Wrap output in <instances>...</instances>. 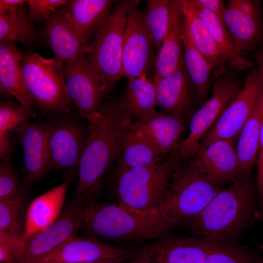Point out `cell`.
<instances>
[{
	"mask_svg": "<svg viewBox=\"0 0 263 263\" xmlns=\"http://www.w3.org/2000/svg\"><path fill=\"white\" fill-rule=\"evenodd\" d=\"M171 0L146 1L143 18L145 26L158 52L165 36L169 20Z\"/></svg>",
	"mask_w": 263,
	"mask_h": 263,
	"instance_id": "836d02e7",
	"label": "cell"
},
{
	"mask_svg": "<svg viewBox=\"0 0 263 263\" xmlns=\"http://www.w3.org/2000/svg\"><path fill=\"white\" fill-rule=\"evenodd\" d=\"M21 66L27 89L42 113L70 110L72 101L67 93L63 64L57 57L45 58L27 51L21 54Z\"/></svg>",
	"mask_w": 263,
	"mask_h": 263,
	"instance_id": "8992f818",
	"label": "cell"
},
{
	"mask_svg": "<svg viewBox=\"0 0 263 263\" xmlns=\"http://www.w3.org/2000/svg\"><path fill=\"white\" fill-rule=\"evenodd\" d=\"M204 7L215 15L225 25L224 17L226 7L222 0H197Z\"/></svg>",
	"mask_w": 263,
	"mask_h": 263,
	"instance_id": "b9f144b4",
	"label": "cell"
},
{
	"mask_svg": "<svg viewBox=\"0 0 263 263\" xmlns=\"http://www.w3.org/2000/svg\"><path fill=\"white\" fill-rule=\"evenodd\" d=\"M130 124L145 135L163 157L178 152L184 140V117L162 111L141 120H131Z\"/></svg>",
	"mask_w": 263,
	"mask_h": 263,
	"instance_id": "ac0fdd59",
	"label": "cell"
},
{
	"mask_svg": "<svg viewBox=\"0 0 263 263\" xmlns=\"http://www.w3.org/2000/svg\"><path fill=\"white\" fill-rule=\"evenodd\" d=\"M140 1L130 8L124 31L122 53L123 76L129 79L147 77L152 54L153 40L145 26Z\"/></svg>",
	"mask_w": 263,
	"mask_h": 263,
	"instance_id": "7c38bea8",
	"label": "cell"
},
{
	"mask_svg": "<svg viewBox=\"0 0 263 263\" xmlns=\"http://www.w3.org/2000/svg\"><path fill=\"white\" fill-rule=\"evenodd\" d=\"M242 13L259 19V10L257 1L250 0H228Z\"/></svg>",
	"mask_w": 263,
	"mask_h": 263,
	"instance_id": "60d3db41",
	"label": "cell"
},
{
	"mask_svg": "<svg viewBox=\"0 0 263 263\" xmlns=\"http://www.w3.org/2000/svg\"><path fill=\"white\" fill-rule=\"evenodd\" d=\"M24 0H0V14L14 10L23 5Z\"/></svg>",
	"mask_w": 263,
	"mask_h": 263,
	"instance_id": "7bdbcfd3",
	"label": "cell"
},
{
	"mask_svg": "<svg viewBox=\"0 0 263 263\" xmlns=\"http://www.w3.org/2000/svg\"><path fill=\"white\" fill-rule=\"evenodd\" d=\"M126 260H127L122 259H113V260H105V261L95 262V263H119L125 261ZM74 263L56 262V263Z\"/></svg>",
	"mask_w": 263,
	"mask_h": 263,
	"instance_id": "bcb514c9",
	"label": "cell"
},
{
	"mask_svg": "<svg viewBox=\"0 0 263 263\" xmlns=\"http://www.w3.org/2000/svg\"><path fill=\"white\" fill-rule=\"evenodd\" d=\"M261 257L237 244H213L206 263H259Z\"/></svg>",
	"mask_w": 263,
	"mask_h": 263,
	"instance_id": "e575fe53",
	"label": "cell"
},
{
	"mask_svg": "<svg viewBox=\"0 0 263 263\" xmlns=\"http://www.w3.org/2000/svg\"><path fill=\"white\" fill-rule=\"evenodd\" d=\"M26 1L30 18L36 23L47 21L67 2L65 0H29Z\"/></svg>",
	"mask_w": 263,
	"mask_h": 263,
	"instance_id": "f35d334b",
	"label": "cell"
},
{
	"mask_svg": "<svg viewBox=\"0 0 263 263\" xmlns=\"http://www.w3.org/2000/svg\"><path fill=\"white\" fill-rule=\"evenodd\" d=\"M138 247H119L87 236H75L31 263H92L108 260L129 259Z\"/></svg>",
	"mask_w": 263,
	"mask_h": 263,
	"instance_id": "4fadbf2b",
	"label": "cell"
},
{
	"mask_svg": "<svg viewBox=\"0 0 263 263\" xmlns=\"http://www.w3.org/2000/svg\"><path fill=\"white\" fill-rule=\"evenodd\" d=\"M259 263H263V258H261Z\"/></svg>",
	"mask_w": 263,
	"mask_h": 263,
	"instance_id": "7dc6e473",
	"label": "cell"
},
{
	"mask_svg": "<svg viewBox=\"0 0 263 263\" xmlns=\"http://www.w3.org/2000/svg\"><path fill=\"white\" fill-rule=\"evenodd\" d=\"M256 164L257 195L262 207L263 205V122L260 134L259 150Z\"/></svg>",
	"mask_w": 263,
	"mask_h": 263,
	"instance_id": "ab89813d",
	"label": "cell"
},
{
	"mask_svg": "<svg viewBox=\"0 0 263 263\" xmlns=\"http://www.w3.org/2000/svg\"><path fill=\"white\" fill-rule=\"evenodd\" d=\"M33 117L20 104L9 100L0 104V133L16 132Z\"/></svg>",
	"mask_w": 263,
	"mask_h": 263,
	"instance_id": "d590c367",
	"label": "cell"
},
{
	"mask_svg": "<svg viewBox=\"0 0 263 263\" xmlns=\"http://www.w3.org/2000/svg\"><path fill=\"white\" fill-rule=\"evenodd\" d=\"M121 99L126 116L132 121L151 116L158 106L156 84L147 77L129 78L126 92Z\"/></svg>",
	"mask_w": 263,
	"mask_h": 263,
	"instance_id": "4316f807",
	"label": "cell"
},
{
	"mask_svg": "<svg viewBox=\"0 0 263 263\" xmlns=\"http://www.w3.org/2000/svg\"><path fill=\"white\" fill-rule=\"evenodd\" d=\"M184 20L181 1L171 0L167 30L155 62V84L173 72L184 60Z\"/></svg>",
	"mask_w": 263,
	"mask_h": 263,
	"instance_id": "44dd1931",
	"label": "cell"
},
{
	"mask_svg": "<svg viewBox=\"0 0 263 263\" xmlns=\"http://www.w3.org/2000/svg\"><path fill=\"white\" fill-rule=\"evenodd\" d=\"M256 61L259 67V70L263 78V50L258 52L255 56Z\"/></svg>",
	"mask_w": 263,
	"mask_h": 263,
	"instance_id": "f6af8a7d",
	"label": "cell"
},
{
	"mask_svg": "<svg viewBox=\"0 0 263 263\" xmlns=\"http://www.w3.org/2000/svg\"><path fill=\"white\" fill-rule=\"evenodd\" d=\"M22 5L16 9L0 14V42H18L32 45L36 35L34 22L29 11Z\"/></svg>",
	"mask_w": 263,
	"mask_h": 263,
	"instance_id": "f546056e",
	"label": "cell"
},
{
	"mask_svg": "<svg viewBox=\"0 0 263 263\" xmlns=\"http://www.w3.org/2000/svg\"><path fill=\"white\" fill-rule=\"evenodd\" d=\"M79 231L104 243L139 247L168 234L169 230L157 216L143 214L117 203L96 202L86 207Z\"/></svg>",
	"mask_w": 263,
	"mask_h": 263,
	"instance_id": "3957f363",
	"label": "cell"
},
{
	"mask_svg": "<svg viewBox=\"0 0 263 263\" xmlns=\"http://www.w3.org/2000/svg\"><path fill=\"white\" fill-rule=\"evenodd\" d=\"M43 35L64 69L80 61L87 54L88 41L75 31L60 8L47 21Z\"/></svg>",
	"mask_w": 263,
	"mask_h": 263,
	"instance_id": "e0dca14e",
	"label": "cell"
},
{
	"mask_svg": "<svg viewBox=\"0 0 263 263\" xmlns=\"http://www.w3.org/2000/svg\"><path fill=\"white\" fill-rule=\"evenodd\" d=\"M224 22L241 51L254 48L260 34L259 19L242 13L228 1Z\"/></svg>",
	"mask_w": 263,
	"mask_h": 263,
	"instance_id": "4dcf8cb0",
	"label": "cell"
},
{
	"mask_svg": "<svg viewBox=\"0 0 263 263\" xmlns=\"http://www.w3.org/2000/svg\"><path fill=\"white\" fill-rule=\"evenodd\" d=\"M221 189L191 157L181 161L170 174L157 215L169 230L199 215Z\"/></svg>",
	"mask_w": 263,
	"mask_h": 263,
	"instance_id": "277c9868",
	"label": "cell"
},
{
	"mask_svg": "<svg viewBox=\"0 0 263 263\" xmlns=\"http://www.w3.org/2000/svg\"><path fill=\"white\" fill-rule=\"evenodd\" d=\"M213 244L194 236L167 234L138 248L157 263H206Z\"/></svg>",
	"mask_w": 263,
	"mask_h": 263,
	"instance_id": "2e32d148",
	"label": "cell"
},
{
	"mask_svg": "<svg viewBox=\"0 0 263 263\" xmlns=\"http://www.w3.org/2000/svg\"><path fill=\"white\" fill-rule=\"evenodd\" d=\"M133 0L115 2L110 15L89 44L86 56L91 67L107 84L109 91L123 76L122 53L129 11Z\"/></svg>",
	"mask_w": 263,
	"mask_h": 263,
	"instance_id": "52a82bcc",
	"label": "cell"
},
{
	"mask_svg": "<svg viewBox=\"0 0 263 263\" xmlns=\"http://www.w3.org/2000/svg\"><path fill=\"white\" fill-rule=\"evenodd\" d=\"M21 54L15 43H0V88L1 93L14 97L33 117L36 105L26 86L21 66Z\"/></svg>",
	"mask_w": 263,
	"mask_h": 263,
	"instance_id": "ffe728a7",
	"label": "cell"
},
{
	"mask_svg": "<svg viewBox=\"0 0 263 263\" xmlns=\"http://www.w3.org/2000/svg\"><path fill=\"white\" fill-rule=\"evenodd\" d=\"M179 163L178 153H175L150 165L116 169L113 189L116 203L157 216V210L167 190L170 174Z\"/></svg>",
	"mask_w": 263,
	"mask_h": 263,
	"instance_id": "5b68a950",
	"label": "cell"
},
{
	"mask_svg": "<svg viewBox=\"0 0 263 263\" xmlns=\"http://www.w3.org/2000/svg\"><path fill=\"white\" fill-rule=\"evenodd\" d=\"M75 173L72 172L61 184L36 198L29 204L25 239L50 226L57 219L64 205L68 188Z\"/></svg>",
	"mask_w": 263,
	"mask_h": 263,
	"instance_id": "603a6c76",
	"label": "cell"
},
{
	"mask_svg": "<svg viewBox=\"0 0 263 263\" xmlns=\"http://www.w3.org/2000/svg\"><path fill=\"white\" fill-rule=\"evenodd\" d=\"M16 132L23 149V184L30 187L50 169V154L46 123L28 122Z\"/></svg>",
	"mask_w": 263,
	"mask_h": 263,
	"instance_id": "d6986e66",
	"label": "cell"
},
{
	"mask_svg": "<svg viewBox=\"0 0 263 263\" xmlns=\"http://www.w3.org/2000/svg\"><path fill=\"white\" fill-rule=\"evenodd\" d=\"M50 154V169H78L87 136L82 125L73 119L46 123Z\"/></svg>",
	"mask_w": 263,
	"mask_h": 263,
	"instance_id": "5bb4252c",
	"label": "cell"
},
{
	"mask_svg": "<svg viewBox=\"0 0 263 263\" xmlns=\"http://www.w3.org/2000/svg\"><path fill=\"white\" fill-rule=\"evenodd\" d=\"M194 5L201 19L217 45L226 62L236 69L243 70L251 67L253 62L241 55V50L225 26L213 14L193 0Z\"/></svg>",
	"mask_w": 263,
	"mask_h": 263,
	"instance_id": "f1b7e54d",
	"label": "cell"
},
{
	"mask_svg": "<svg viewBox=\"0 0 263 263\" xmlns=\"http://www.w3.org/2000/svg\"><path fill=\"white\" fill-rule=\"evenodd\" d=\"M99 196L91 191L73 194L54 223L25 239L24 251L19 263H31L77 236L86 207L96 202Z\"/></svg>",
	"mask_w": 263,
	"mask_h": 263,
	"instance_id": "ba28073f",
	"label": "cell"
},
{
	"mask_svg": "<svg viewBox=\"0 0 263 263\" xmlns=\"http://www.w3.org/2000/svg\"><path fill=\"white\" fill-rule=\"evenodd\" d=\"M263 122V89L238 137L236 150L240 161L242 176L250 174L256 163Z\"/></svg>",
	"mask_w": 263,
	"mask_h": 263,
	"instance_id": "83f0119b",
	"label": "cell"
},
{
	"mask_svg": "<svg viewBox=\"0 0 263 263\" xmlns=\"http://www.w3.org/2000/svg\"><path fill=\"white\" fill-rule=\"evenodd\" d=\"M115 2L112 0H71L60 9L75 31L88 41L109 17Z\"/></svg>",
	"mask_w": 263,
	"mask_h": 263,
	"instance_id": "cb8c5ba5",
	"label": "cell"
},
{
	"mask_svg": "<svg viewBox=\"0 0 263 263\" xmlns=\"http://www.w3.org/2000/svg\"><path fill=\"white\" fill-rule=\"evenodd\" d=\"M119 263H157L148 256L141 253L139 251L133 257Z\"/></svg>",
	"mask_w": 263,
	"mask_h": 263,
	"instance_id": "ee69618b",
	"label": "cell"
},
{
	"mask_svg": "<svg viewBox=\"0 0 263 263\" xmlns=\"http://www.w3.org/2000/svg\"><path fill=\"white\" fill-rule=\"evenodd\" d=\"M183 41L187 71L196 88L198 95L203 98L210 84L212 68L194 46L184 23Z\"/></svg>",
	"mask_w": 263,
	"mask_h": 263,
	"instance_id": "1f68e13d",
	"label": "cell"
},
{
	"mask_svg": "<svg viewBox=\"0 0 263 263\" xmlns=\"http://www.w3.org/2000/svg\"><path fill=\"white\" fill-rule=\"evenodd\" d=\"M240 90L237 80L229 78L216 79L211 98L191 118L189 134L184 139L178 151L180 162L193 155L202 138Z\"/></svg>",
	"mask_w": 263,
	"mask_h": 263,
	"instance_id": "30bf717a",
	"label": "cell"
},
{
	"mask_svg": "<svg viewBox=\"0 0 263 263\" xmlns=\"http://www.w3.org/2000/svg\"><path fill=\"white\" fill-rule=\"evenodd\" d=\"M68 94L81 115L89 122L100 116L101 102L109 91L100 75L91 67L85 56L64 69Z\"/></svg>",
	"mask_w": 263,
	"mask_h": 263,
	"instance_id": "8fae6325",
	"label": "cell"
},
{
	"mask_svg": "<svg viewBox=\"0 0 263 263\" xmlns=\"http://www.w3.org/2000/svg\"><path fill=\"white\" fill-rule=\"evenodd\" d=\"M184 23L191 41L212 68L215 76L225 70L226 61L204 21L199 16L193 0H181Z\"/></svg>",
	"mask_w": 263,
	"mask_h": 263,
	"instance_id": "d4e9b609",
	"label": "cell"
},
{
	"mask_svg": "<svg viewBox=\"0 0 263 263\" xmlns=\"http://www.w3.org/2000/svg\"><path fill=\"white\" fill-rule=\"evenodd\" d=\"M29 187L21 184L10 161L0 163V199L18 196Z\"/></svg>",
	"mask_w": 263,
	"mask_h": 263,
	"instance_id": "74e56055",
	"label": "cell"
},
{
	"mask_svg": "<svg viewBox=\"0 0 263 263\" xmlns=\"http://www.w3.org/2000/svg\"><path fill=\"white\" fill-rule=\"evenodd\" d=\"M100 113L95 121L89 122L73 194L90 191L101 192L104 178L116 160L118 134L128 118L121 99L102 104Z\"/></svg>",
	"mask_w": 263,
	"mask_h": 263,
	"instance_id": "7a4b0ae2",
	"label": "cell"
},
{
	"mask_svg": "<svg viewBox=\"0 0 263 263\" xmlns=\"http://www.w3.org/2000/svg\"><path fill=\"white\" fill-rule=\"evenodd\" d=\"M25 242V236L0 230V263H19Z\"/></svg>",
	"mask_w": 263,
	"mask_h": 263,
	"instance_id": "8d00e7d4",
	"label": "cell"
},
{
	"mask_svg": "<svg viewBox=\"0 0 263 263\" xmlns=\"http://www.w3.org/2000/svg\"><path fill=\"white\" fill-rule=\"evenodd\" d=\"M128 118L118 134L116 169H126L156 163L163 157L142 132L130 124Z\"/></svg>",
	"mask_w": 263,
	"mask_h": 263,
	"instance_id": "7402d4cb",
	"label": "cell"
},
{
	"mask_svg": "<svg viewBox=\"0 0 263 263\" xmlns=\"http://www.w3.org/2000/svg\"><path fill=\"white\" fill-rule=\"evenodd\" d=\"M29 189L20 195L0 199V230L25 236Z\"/></svg>",
	"mask_w": 263,
	"mask_h": 263,
	"instance_id": "d6a6232c",
	"label": "cell"
},
{
	"mask_svg": "<svg viewBox=\"0 0 263 263\" xmlns=\"http://www.w3.org/2000/svg\"><path fill=\"white\" fill-rule=\"evenodd\" d=\"M262 208L263 209V206H262Z\"/></svg>",
	"mask_w": 263,
	"mask_h": 263,
	"instance_id": "c3c4849f",
	"label": "cell"
},
{
	"mask_svg": "<svg viewBox=\"0 0 263 263\" xmlns=\"http://www.w3.org/2000/svg\"><path fill=\"white\" fill-rule=\"evenodd\" d=\"M188 75L184 59L177 69L156 84L157 105L162 111L184 117L190 102Z\"/></svg>",
	"mask_w": 263,
	"mask_h": 263,
	"instance_id": "484cf974",
	"label": "cell"
},
{
	"mask_svg": "<svg viewBox=\"0 0 263 263\" xmlns=\"http://www.w3.org/2000/svg\"><path fill=\"white\" fill-rule=\"evenodd\" d=\"M257 197L250 174L221 189L202 212L185 224L193 236L211 244H236L256 214Z\"/></svg>",
	"mask_w": 263,
	"mask_h": 263,
	"instance_id": "6da1fadb",
	"label": "cell"
},
{
	"mask_svg": "<svg viewBox=\"0 0 263 263\" xmlns=\"http://www.w3.org/2000/svg\"><path fill=\"white\" fill-rule=\"evenodd\" d=\"M263 89V78L259 68L246 78L243 87L223 111L200 144L206 146L218 140L238 138L255 103Z\"/></svg>",
	"mask_w": 263,
	"mask_h": 263,
	"instance_id": "9c48e42d",
	"label": "cell"
},
{
	"mask_svg": "<svg viewBox=\"0 0 263 263\" xmlns=\"http://www.w3.org/2000/svg\"><path fill=\"white\" fill-rule=\"evenodd\" d=\"M191 158L216 185L232 183L242 176L234 140H218L206 146L200 144Z\"/></svg>",
	"mask_w": 263,
	"mask_h": 263,
	"instance_id": "9a60e30c",
	"label": "cell"
}]
</instances>
